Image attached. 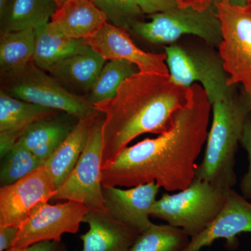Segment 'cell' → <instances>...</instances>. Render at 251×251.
<instances>
[{
	"label": "cell",
	"instance_id": "4",
	"mask_svg": "<svg viewBox=\"0 0 251 251\" xmlns=\"http://www.w3.org/2000/svg\"><path fill=\"white\" fill-rule=\"evenodd\" d=\"M227 190L195 177L187 188L175 194L165 193L157 200L151 216L182 229L191 238L195 237L206 229L223 209Z\"/></svg>",
	"mask_w": 251,
	"mask_h": 251
},
{
	"label": "cell",
	"instance_id": "29",
	"mask_svg": "<svg viewBox=\"0 0 251 251\" xmlns=\"http://www.w3.org/2000/svg\"><path fill=\"white\" fill-rule=\"evenodd\" d=\"M143 14L166 12L178 7L175 0H135Z\"/></svg>",
	"mask_w": 251,
	"mask_h": 251
},
{
	"label": "cell",
	"instance_id": "5",
	"mask_svg": "<svg viewBox=\"0 0 251 251\" xmlns=\"http://www.w3.org/2000/svg\"><path fill=\"white\" fill-rule=\"evenodd\" d=\"M1 90L14 98L65 112L77 120L104 115L87 97L68 91L33 61L19 72L1 75Z\"/></svg>",
	"mask_w": 251,
	"mask_h": 251
},
{
	"label": "cell",
	"instance_id": "38",
	"mask_svg": "<svg viewBox=\"0 0 251 251\" xmlns=\"http://www.w3.org/2000/svg\"><path fill=\"white\" fill-rule=\"evenodd\" d=\"M90 1H94V0H90Z\"/></svg>",
	"mask_w": 251,
	"mask_h": 251
},
{
	"label": "cell",
	"instance_id": "20",
	"mask_svg": "<svg viewBox=\"0 0 251 251\" xmlns=\"http://www.w3.org/2000/svg\"><path fill=\"white\" fill-rule=\"evenodd\" d=\"M99 117L100 116L79 120L67 138L44 163V166L52 176L57 189L75 168L88 142L91 127Z\"/></svg>",
	"mask_w": 251,
	"mask_h": 251
},
{
	"label": "cell",
	"instance_id": "33",
	"mask_svg": "<svg viewBox=\"0 0 251 251\" xmlns=\"http://www.w3.org/2000/svg\"><path fill=\"white\" fill-rule=\"evenodd\" d=\"M222 1V0H213V3L218 2V1ZM232 4L240 5V6H244L249 3V0H229Z\"/></svg>",
	"mask_w": 251,
	"mask_h": 251
},
{
	"label": "cell",
	"instance_id": "28",
	"mask_svg": "<svg viewBox=\"0 0 251 251\" xmlns=\"http://www.w3.org/2000/svg\"><path fill=\"white\" fill-rule=\"evenodd\" d=\"M240 145L247 151L249 161V169L241 181L240 189L244 198L251 200V112L244 125Z\"/></svg>",
	"mask_w": 251,
	"mask_h": 251
},
{
	"label": "cell",
	"instance_id": "21",
	"mask_svg": "<svg viewBox=\"0 0 251 251\" xmlns=\"http://www.w3.org/2000/svg\"><path fill=\"white\" fill-rule=\"evenodd\" d=\"M57 9L54 0H10L0 12V31L35 30L50 22Z\"/></svg>",
	"mask_w": 251,
	"mask_h": 251
},
{
	"label": "cell",
	"instance_id": "22",
	"mask_svg": "<svg viewBox=\"0 0 251 251\" xmlns=\"http://www.w3.org/2000/svg\"><path fill=\"white\" fill-rule=\"evenodd\" d=\"M87 46L84 40L64 35L50 22L35 29L33 62L46 72L55 63L83 50Z\"/></svg>",
	"mask_w": 251,
	"mask_h": 251
},
{
	"label": "cell",
	"instance_id": "18",
	"mask_svg": "<svg viewBox=\"0 0 251 251\" xmlns=\"http://www.w3.org/2000/svg\"><path fill=\"white\" fill-rule=\"evenodd\" d=\"M106 22L103 13L90 0H67L50 21L64 35L80 40L95 35Z\"/></svg>",
	"mask_w": 251,
	"mask_h": 251
},
{
	"label": "cell",
	"instance_id": "30",
	"mask_svg": "<svg viewBox=\"0 0 251 251\" xmlns=\"http://www.w3.org/2000/svg\"><path fill=\"white\" fill-rule=\"evenodd\" d=\"M19 227L16 226L0 227V251L9 250L14 245Z\"/></svg>",
	"mask_w": 251,
	"mask_h": 251
},
{
	"label": "cell",
	"instance_id": "6",
	"mask_svg": "<svg viewBox=\"0 0 251 251\" xmlns=\"http://www.w3.org/2000/svg\"><path fill=\"white\" fill-rule=\"evenodd\" d=\"M214 5L222 31L218 48L229 85H242L251 94V2L240 6L222 0Z\"/></svg>",
	"mask_w": 251,
	"mask_h": 251
},
{
	"label": "cell",
	"instance_id": "8",
	"mask_svg": "<svg viewBox=\"0 0 251 251\" xmlns=\"http://www.w3.org/2000/svg\"><path fill=\"white\" fill-rule=\"evenodd\" d=\"M149 16L150 21H137L130 29L149 42L172 44L181 36L193 35L219 47L222 41L221 22L212 7L204 11L176 7Z\"/></svg>",
	"mask_w": 251,
	"mask_h": 251
},
{
	"label": "cell",
	"instance_id": "25",
	"mask_svg": "<svg viewBox=\"0 0 251 251\" xmlns=\"http://www.w3.org/2000/svg\"><path fill=\"white\" fill-rule=\"evenodd\" d=\"M139 72L138 67L133 63L125 60L107 61L87 96V100L94 105L113 98L122 84Z\"/></svg>",
	"mask_w": 251,
	"mask_h": 251
},
{
	"label": "cell",
	"instance_id": "1",
	"mask_svg": "<svg viewBox=\"0 0 251 251\" xmlns=\"http://www.w3.org/2000/svg\"><path fill=\"white\" fill-rule=\"evenodd\" d=\"M191 88V99L175 112L168 131L126 147L102 168L103 186L131 188L156 183L166 191H179L191 184L212 112L202 86L194 84Z\"/></svg>",
	"mask_w": 251,
	"mask_h": 251
},
{
	"label": "cell",
	"instance_id": "17",
	"mask_svg": "<svg viewBox=\"0 0 251 251\" xmlns=\"http://www.w3.org/2000/svg\"><path fill=\"white\" fill-rule=\"evenodd\" d=\"M82 223L90 226L82 234V251H129L140 234L107 213L89 211Z\"/></svg>",
	"mask_w": 251,
	"mask_h": 251
},
{
	"label": "cell",
	"instance_id": "36",
	"mask_svg": "<svg viewBox=\"0 0 251 251\" xmlns=\"http://www.w3.org/2000/svg\"><path fill=\"white\" fill-rule=\"evenodd\" d=\"M245 94L246 97H247L248 102H249V106H250V108L251 110V94H247V92H245Z\"/></svg>",
	"mask_w": 251,
	"mask_h": 251
},
{
	"label": "cell",
	"instance_id": "24",
	"mask_svg": "<svg viewBox=\"0 0 251 251\" xmlns=\"http://www.w3.org/2000/svg\"><path fill=\"white\" fill-rule=\"evenodd\" d=\"M191 237L171 225L152 224L139 234L129 251H183Z\"/></svg>",
	"mask_w": 251,
	"mask_h": 251
},
{
	"label": "cell",
	"instance_id": "39",
	"mask_svg": "<svg viewBox=\"0 0 251 251\" xmlns=\"http://www.w3.org/2000/svg\"><path fill=\"white\" fill-rule=\"evenodd\" d=\"M64 251H67V249H65V250H64Z\"/></svg>",
	"mask_w": 251,
	"mask_h": 251
},
{
	"label": "cell",
	"instance_id": "27",
	"mask_svg": "<svg viewBox=\"0 0 251 251\" xmlns=\"http://www.w3.org/2000/svg\"><path fill=\"white\" fill-rule=\"evenodd\" d=\"M93 2L105 15L107 22L128 31L143 14L135 0H94Z\"/></svg>",
	"mask_w": 251,
	"mask_h": 251
},
{
	"label": "cell",
	"instance_id": "16",
	"mask_svg": "<svg viewBox=\"0 0 251 251\" xmlns=\"http://www.w3.org/2000/svg\"><path fill=\"white\" fill-rule=\"evenodd\" d=\"M107 61L87 45L46 72L72 94L87 97Z\"/></svg>",
	"mask_w": 251,
	"mask_h": 251
},
{
	"label": "cell",
	"instance_id": "15",
	"mask_svg": "<svg viewBox=\"0 0 251 251\" xmlns=\"http://www.w3.org/2000/svg\"><path fill=\"white\" fill-rule=\"evenodd\" d=\"M62 112L20 100L0 90V156L10 151L33 124Z\"/></svg>",
	"mask_w": 251,
	"mask_h": 251
},
{
	"label": "cell",
	"instance_id": "7",
	"mask_svg": "<svg viewBox=\"0 0 251 251\" xmlns=\"http://www.w3.org/2000/svg\"><path fill=\"white\" fill-rule=\"evenodd\" d=\"M165 49L170 76L178 85L189 88L199 84L211 105L235 93L236 85H229V76L219 52L188 50L176 45L166 46Z\"/></svg>",
	"mask_w": 251,
	"mask_h": 251
},
{
	"label": "cell",
	"instance_id": "37",
	"mask_svg": "<svg viewBox=\"0 0 251 251\" xmlns=\"http://www.w3.org/2000/svg\"><path fill=\"white\" fill-rule=\"evenodd\" d=\"M249 2H251V0H249Z\"/></svg>",
	"mask_w": 251,
	"mask_h": 251
},
{
	"label": "cell",
	"instance_id": "11",
	"mask_svg": "<svg viewBox=\"0 0 251 251\" xmlns=\"http://www.w3.org/2000/svg\"><path fill=\"white\" fill-rule=\"evenodd\" d=\"M52 176L44 166L14 184L0 188V227H19L33 209L49 202L56 192Z\"/></svg>",
	"mask_w": 251,
	"mask_h": 251
},
{
	"label": "cell",
	"instance_id": "23",
	"mask_svg": "<svg viewBox=\"0 0 251 251\" xmlns=\"http://www.w3.org/2000/svg\"><path fill=\"white\" fill-rule=\"evenodd\" d=\"M35 48V30L1 33L0 37V72L13 74L24 69L33 61Z\"/></svg>",
	"mask_w": 251,
	"mask_h": 251
},
{
	"label": "cell",
	"instance_id": "26",
	"mask_svg": "<svg viewBox=\"0 0 251 251\" xmlns=\"http://www.w3.org/2000/svg\"><path fill=\"white\" fill-rule=\"evenodd\" d=\"M44 165V162L41 161L29 150L16 144L4 156L1 157V187L17 182Z\"/></svg>",
	"mask_w": 251,
	"mask_h": 251
},
{
	"label": "cell",
	"instance_id": "34",
	"mask_svg": "<svg viewBox=\"0 0 251 251\" xmlns=\"http://www.w3.org/2000/svg\"><path fill=\"white\" fill-rule=\"evenodd\" d=\"M10 0H0V12L4 10L5 6L9 3Z\"/></svg>",
	"mask_w": 251,
	"mask_h": 251
},
{
	"label": "cell",
	"instance_id": "14",
	"mask_svg": "<svg viewBox=\"0 0 251 251\" xmlns=\"http://www.w3.org/2000/svg\"><path fill=\"white\" fill-rule=\"evenodd\" d=\"M160 188L156 183L140 185L129 189L103 186L106 213L142 233L153 224L150 216Z\"/></svg>",
	"mask_w": 251,
	"mask_h": 251
},
{
	"label": "cell",
	"instance_id": "19",
	"mask_svg": "<svg viewBox=\"0 0 251 251\" xmlns=\"http://www.w3.org/2000/svg\"><path fill=\"white\" fill-rule=\"evenodd\" d=\"M79 120L61 114L33 124L16 142L45 163L54 150L67 138ZM15 144V145H16Z\"/></svg>",
	"mask_w": 251,
	"mask_h": 251
},
{
	"label": "cell",
	"instance_id": "10",
	"mask_svg": "<svg viewBox=\"0 0 251 251\" xmlns=\"http://www.w3.org/2000/svg\"><path fill=\"white\" fill-rule=\"evenodd\" d=\"M90 209L73 201L50 204L41 202L19 227L12 251H23L36 243L46 241L61 242L65 233L78 232L81 223Z\"/></svg>",
	"mask_w": 251,
	"mask_h": 251
},
{
	"label": "cell",
	"instance_id": "13",
	"mask_svg": "<svg viewBox=\"0 0 251 251\" xmlns=\"http://www.w3.org/2000/svg\"><path fill=\"white\" fill-rule=\"evenodd\" d=\"M243 232H251V202L229 188L224 207L215 219L201 233L191 237L183 251H201L220 239H225L230 249H236L237 236Z\"/></svg>",
	"mask_w": 251,
	"mask_h": 251
},
{
	"label": "cell",
	"instance_id": "9",
	"mask_svg": "<svg viewBox=\"0 0 251 251\" xmlns=\"http://www.w3.org/2000/svg\"><path fill=\"white\" fill-rule=\"evenodd\" d=\"M104 115L91 127L85 150L67 180L56 190L52 201H73L85 204L90 211L106 213L102 185Z\"/></svg>",
	"mask_w": 251,
	"mask_h": 251
},
{
	"label": "cell",
	"instance_id": "12",
	"mask_svg": "<svg viewBox=\"0 0 251 251\" xmlns=\"http://www.w3.org/2000/svg\"><path fill=\"white\" fill-rule=\"evenodd\" d=\"M84 42L106 61L125 60L136 65L140 73L170 75L166 53H151L139 49L123 28L106 22Z\"/></svg>",
	"mask_w": 251,
	"mask_h": 251
},
{
	"label": "cell",
	"instance_id": "31",
	"mask_svg": "<svg viewBox=\"0 0 251 251\" xmlns=\"http://www.w3.org/2000/svg\"><path fill=\"white\" fill-rule=\"evenodd\" d=\"M65 249V246L62 244V242L46 241V242L36 243V244L29 246L27 249L19 251H64ZM6 251H12L9 249V250Z\"/></svg>",
	"mask_w": 251,
	"mask_h": 251
},
{
	"label": "cell",
	"instance_id": "32",
	"mask_svg": "<svg viewBox=\"0 0 251 251\" xmlns=\"http://www.w3.org/2000/svg\"><path fill=\"white\" fill-rule=\"evenodd\" d=\"M179 8L191 7L198 11H204L214 6L213 0H175Z\"/></svg>",
	"mask_w": 251,
	"mask_h": 251
},
{
	"label": "cell",
	"instance_id": "35",
	"mask_svg": "<svg viewBox=\"0 0 251 251\" xmlns=\"http://www.w3.org/2000/svg\"><path fill=\"white\" fill-rule=\"evenodd\" d=\"M54 1L57 3V6H58V7H59V6H61L62 5L64 4V3L67 1V0H54Z\"/></svg>",
	"mask_w": 251,
	"mask_h": 251
},
{
	"label": "cell",
	"instance_id": "2",
	"mask_svg": "<svg viewBox=\"0 0 251 251\" xmlns=\"http://www.w3.org/2000/svg\"><path fill=\"white\" fill-rule=\"evenodd\" d=\"M191 93V87L178 85L170 75L139 72L126 79L113 98L94 104L104 114L102 168L137 137L168 131Z\"/></svg>",
	"mask_w": 251,
	"mask_h": 251
},
{
	"label": "cell",
	"instance_id": "3",
	"mask_svg": "<svg viewBox=\"0 0 251 251\" xmlns=\"http://www.w3.org/2000/svg\"><path fill=\"white\" fill-rule=\"evenodd\" d=\"M212 121L196 178L227 190L237 182L235 156L244 125L251 112L244 90L211 105Z\"/></svg>",
	"mask_w": 251,
	"mask_h": 251
}]
</instances>
